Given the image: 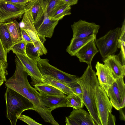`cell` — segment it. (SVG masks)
<instances>
[{"instance_id": "6da1fadb", "label": "cell", "mask_w": 125, "mask_h": 125, "mask_svg": "<svg viewBox=\"0 0 125 125\" xmlns=\"http://www.w3.org/2000/svg\"><path fill=\"white\" fill-rule=\"evenodd\" d=\"M77 82L81 86L83 92L82 100L96 125H102L97 109L95 93L99 85L98 78L91 65L88 66L83 75L79 77Z\"/></svg>"}, {"instance_id": "7a4b0ae2", "label": "cell", "mask_w": 125, "mask_h": 125, "mask_svg": "<svg viewBox=\"0 0 125 125\" xmlns=\"http://www.w3.org/2000/svg\"><path fill=\"white\" fill-rule=\"evenodd\" d=\"M6 106V116L12 125H16L19 116L25 110L36 111L34 104L26 98L7 87L4 94Z\"/></svg>"}, {"instance_id": "3957f363", "label": "cell", "mask_w": 125, "mask_h": 125, "mask_svg": "<svg viewBox=\"0 0 125 125\" xmlns=\"http://www.w3.org/2000/svg\"><path fill=\"white\" fill-rule=\"evenodd\" d=\"M28 75L26 72L16 75L11 80L9 87L31 102L35 106L36 111L40 113L44 110L45 107L40 102L39 92L29 83L27 79Z\"/></svg>"}, {"instance_id": "277c9868", "label": "cell", "mask_w": 125, "mask_h": 125, "mask_svg": "<svg viewBox=\"0 0 125 125\" xmlns=\"http://www.w3.org/2000/svg\"><path fill=\"white\" fill-rule=\"evenodd\" d=\"M121 28L118 27L111 30L105 35L95 40L96 45L103 58L114 54L117 51L118 40Z\"/></svg>"}, {"instance_id": "5b68a950", "label": "cell", "mask_w": 125, "mask_h": 125, "mask_svg": "<svg viewBox=\"0 0 125 125\" xmlns=\"http://www.w3.org/2000/svg\"><path fill=\"white\" fill-rule=\"evenodd\" d=\"M37 64L42 75L51 76L65 83L70 87L77 83L78 77L62 71L51 65L47 58H40L37 61Z\"/></svg>"}, {"instance_id": "8992f818", "label": "cell", "mask_w": 125, "mask_h": 125, "mask_svg": "<svg viewBox=\"0 0 125 125\" xmlns=\"http://www.w3.org/2000/svg\"><path fill=\"white\" fill-rule=\"evenodd\" d=\"M27 4L11 3L0 0V20L1 22L5 23L17 19H20L27 10Z\"/></svg>"}, {"instance_id": "52a82bcc", "label": "cell", "mask_w": 125, "mask_h": 125, "mask_svg": "<svg viewBox=\"0 0 125 125\" xmlns=\"http://www.w3.org/2000/svg\"><path fill=\"white\" fill-rule=\"evenodd\" d=\"M95 99L101 125H107L108 116L112 112L113 106L106 93L100 85L95 91Z\"/></svg>"}, {"instance_id": "ba28073f", "label": "cell", "mask_w": 125, "mask_h": 125, "mask_svg": "<svg viewBox=\"0 0 125 125\" xmlns=\"http://www.w3.org/2000/svg\"><path fill=\"white\" fill-rule=\"evenodd\" d=\"M124 78L116 79L107 94L113 106L117 110L125 106V84Z\"/></svg>"}, {"instance_id": "9c48e42d", "label": "cell", "mask_w": 125, "mask_h": 125, "mask_svg": "<svg viewBox=\"0 0 125 125\" xmlns=\"http://www.w3.org/2000/svg\"><path fill=\"white\" fill-rule=\"evenodd\" d=\"M71 27L73 32V38H83L92 35H96L100 26L94 22L80 20L74 22Z\"/></svg>"}, {"instance_id": "30bf717a", "label": "cell", "mask_w": 125, "mask_h": 125, "mask_svg": "<svg viewBox=\"0 0 125 125\" xmlns=\"http://www.w3.org/2000/svg\"><path fill=\"white\" fill-rule=\"evenodd\" d=\"M27 10L22 16L20 25V27L24 29L29 35L33 43L38 41L45 42V37L39 34L35 27L32 15L31 9L28 4Z\"/></svg>"}, {"instance_id": "8fae6325", "label": "cell", "mask_w": 125, "mask_h": 125, "mask_svg": "<svg viewBox=\"0 0 125 125\" xmlns=\"http://www.w3.org/2000/svg\"><path fill=\"white\" fill-rule=\"evenodd\" d=\"M99 85L106 94L108 90L115 81L116 79L109 67L105 64L97 62L95 66Z\"/></svg>"}, {"instance_id": "7c38bea8", "label": "cell", "mask_w": 125, "mask_h": 125, "mask_svg": "<svg viewBox=\"0 0 125 125\" xmlns=\"http://www.w3.org/2000/svg\"><path fill=\"white\" fill-rule=\"evenodd\" d=\"M65 122L66 125H96L90 113L82 108L73 109Z\"/></svg>"}, {"instance_id": "4fadbf2b", "label": "cell", "mask_w": 125, "mask_h": 125, "mask_svg": "<svg viewBox=\"0 0 125 125\" xmlns=\"http://www.w3.org/2000/svg\"><path fill=\"white\" fill-rule=\"evenodd\" d=\"M15 54L31 77L32 81L43 82V76L38 68L37 63L26 55Z\"/></svg>"}, {"instance_id": "5bb4252c", "label": "cell", "mask_w": 125, "mask_h": 125, "mask_svg": "<svg viewBox=\"0 0 125 125\" xmlns=\"http://www.w3.org/2000/svg\"><path fill=\"white\" fill-rule=\"evenodd\" d=\"M39 93L41 104L48 109L51 112L57 108L67 107L66 95H51L42 93Z\"/></svg>"}, {"instance_id": "9a60e30c", "label": "cell", "mask_w": 125, "mask_h": 125, "mask_svg": "<svg viewBox=\"0 0 125 125\" xmlns=\"http://www.w3.org/2000/svg\"><path fill=\"white\" fill-rule=\"evenodd\" d=\"M59 21L51 20L46 11L42 20L34 25L39 34L45 37L51 38Z\"/></svg>"}, {"instance_id": "2e32d148", "label": "cell", "mask_w": 125, "mask_h": 125, "mask_svg": "<svg viewBox=\"0 0 125 125\" xmlns=\"http://www.w3.org/2000/svg\"><path fill=\"white\" fill-rule=\"evenodd\" d=\"M95 39L93 40L80 49L75 54L80 62H84L91 65L93 59L99 51L97 48Z\"/></svg>"}, {"instance_id": "e0dca14e", "label": "cell", "mask_w": 125, "mask_h": 125, "mask_svg": "<svg viewBox=\"0 0 125 125\" xmlns=\"http://www.w3.org/2000/svg\"><path fill=\"white\" fill-rule=\"evenodd\" d=\"M49 0H33L28 4L30 8L35 25L41 21L47 11Z\"/></svg>"}, {"instance_id": "ac0fdd59", "label": "cell", "mask_w": 125, "mask_h": 125, "mask_svg": "<svg viewBox=\"0 0 125 125\" xmlns=\"http://www.w3.org/2000/svg\"><path fill=\"white\" fill-rule=\"evenodd\" d=\"M104 64L110 69L116 79L124 77L125 75V65L121 62L117 55L114 54L110 55L104 58Z\"/></svg>"}, {"instance_id": "d6986e66", "label": "cell", "mask_w": 125, "mask_h": 125, "mask_svg": "<svg viewBox=\"0 0 125 125\" xmlns=\"http://www.w3.org/2000/svg\"><path fill=\"white\" fill-rule=\"evenodd\" d=\"M44 42L38 41L27 43L26 48L27 56L37 63L40 56L43 54L46 55L48 52L47 50L43 45Z\"/></svg>"}, {"instance_id": "ffe728a7", "label": "cell", "mask_w": 125, "mask_h": 125, "mask_svg": "<svg viewBox=\"0 0 125 125\" xmlns=\"http://www.w3.org/2000/svg\"><path fill=\"white\" fill-rule=\"evenodd\" d=\"M96 35H92L83 38L73 37L66 49V51L71 56H75L76 53L88 43L93 40H95Z\"/></svg>"}, {"instance_id": "44dd1931", "label": "cell", "mask_w": 125, "mask_h": 125, "mask_svg": "<svg viewBox=\"0 0 125 125\" xmlns=\"http://www.w3.org/2000/svg\"><path fill=\"white\" fill-rule=\"evenodd\" d=\"M71 6L62 0L49 16L52 20L59 21L65 16L71 14Z\"/></svg>"}, {"instance_id": "7402d4cb", "label": "cell", "mask_w": 125, "mask_h": 125, "mask_svg": "<svg viewBox=\"0 0 125 125\" xmlns=\"http://www.w3.org/2000/svg\"><path fill=\"white\" fill-rule=\"evenodd\" d=\"M34 88L39 92L47 94L57 96H64L65 94L57 88L48 84L42 82L33 81Z\"/></svg>"}, {"instance_id": "603a6c76", "label": "cell", "mask_w": 125, "mask_h": 125, "mask_svg": "<svg viewBox=\"0 0 125 125\" xmlns=\"http://www.w3.org/2000/svg\"><path fill=\"white\" fill-rule=\"evenodd\" d=\"M43 83L52 85L59 89L65 94H73L70 87L64 83L47 75H42Z\"/></svg>"}, {"instance_id": "cb8c5ba5", "label": "cell", "mask_w": 125, "mask_h": 125, "mask_svg": "<svg viewBox=\"0 0 125 125\" xmlns=\"http://www.w3.org/2000/svg\"><path fill=\"white\" fill-rule=\"evenodd\" d=\"M0 40L7 53L10 51L13 45L10 35L5 23L0 24Z\"/></svg>"}, {"instance_id": "d4e9b609", "label": "cell", "mask_w": 125, "mask_h": 125, "mask_svg": "<svg viewBox=\"0 0 125 125\" xmlns=\"http://www.w3.org/2000/svg\"><path fill=\"white\" fill-rule=\"evenodd\" d=\"M12 39L13 44L22 40L19 24L16 20L5 23Z\"/></svg>"}, {"instance_id": "484cf974", "label": "cell", "mask_w": 125, "mask_h": 125, "mask_svg": "<svg viewBox=\"0 0 125 125\" xmlns=\"http://www.w3.org/2000/svg\"><path fill=\"white\" fill-rule=\"evenodd\" d=\"M66 99L67 107H71L76 110L83 107L84 104L82 100L75 94H68L66 96Z\"/></svg>"}, {"instance_id": "4316f807", "label": "cell", "mask_w": 125, "mask_h": 125, "mask_svg": "<svg viewBox=\"0 0 125 125\" xmlns=\"http://www.w3.org/2000/svg\"><path fill=\"white\" fill-rule=\"evenodd\" d=\"M27 43L22 40L13 45L10 49L13 52L16 53H19L26 55V48Z\"/></svg>"}, {"instance_id": "83f0119b", "label": "cell", "mask_w": 125, "mask_h": 125, "mask_svg": "<svg viewBox=\"0 0 125 125\" xmlns=\"http://www.w3.org/2000/svg\"><path fill=\"white\" fill-rule=\"evenodd\" d=\"M18 119L25 122L30 125H42L36 122L34 120L29 116L23 115L21 114L19 116Z\"/></svg>"}, {"instance_id": "f1b7e54d", "label": "cell", "mask_w": 125, "mask_h": 125, "mask_svg": "<svg viewBox=\"0 0 125 125\" xmlns=\"http://www.w3.org/2000/svg\"><path fill=\"white\" fill-rule=\"evenodd\" d=\"M70 88L73 94L77 95L82 99L83 90L81 86L78 82Z\"/></svg>"}, {"instance_id": "f546056e", "label": "cell", "mask_w": 125, "mask_h": 125, "mask_svg": "<svg viewBox=\"0 0 125 125\" xmlns=\"http://www.w3.org/2000/svg\"><path fill=\"white\" fill-rule=\"evenodd\" d=\"M61 0H49L47 9V12L49 16L53 10Z\"/></svg>"}, {"instance_id": "4dcf8cb0", "label": "cell", "mask_w": 125, "mask_h": 125, "mask_svg": "<svg viewBox=\"0 0 125 125\" xmlns=\"http://www.w3.org/2000/svg\"><path fill=\"white\" fill-rule=\"evenodd\" d=\"M7 64L0 69V87L6 80V75L8 73L6 70Z\"/></svg>"}, {"instance_id": "1f68e13d", "label": "cell", "mask_w": 125, "mask_h": 125, "mask_svg": "<svg viewBox=\"0 0 125 125\" xmlns=\"http://www.w3.org/2000/svg\"><path fill=\"white\" fill-rule=\"evenodd\" d=\"M22 40L25 42L27 43H33L25 31L22 28L20 27Z\"/></svg>"}, {"instance_id": "d6a6232c", "label": "cell", "mask_w": 125, "mask_h": 125, "mask_svg": "<svg viewBox=\"0 0 125 125\" xmlns=\"http://www.w3.org/2000/svg\"><path fill=\"white\" fill-rule=\"evenodd\" d=\"M7 53L1 42H0V59L5 62H7Z\"/></svg>"}, {"instance_id": "836d02e7", "label": "cell", "mask_w": 125, "mask_h": 125, "mask_svg": "<svg viewBox=\"0 0 125 125\" xmlns=\"http://www.w3.org/2000/svg\"><path fill=\"white\" fill-rule=\"evenodd\" d=\"M7 2L18 4H26L30 1L28 0H2Z\"/></svg>"}, {"instance_id": "e575fe53", "label": "cell", "mask_w": 125, "mask_h": 125, "mask_svg": "<svg viewBox=\"0 0 125 125\" xmlns=\"http://www.w3.org/2000/svg\"><path fill=\"white\" fill-rule=\"evenodd\" d=\"M116 118L115 115L110 113L108 117L107 125H115Z\"/></svg>"}, {"instance_id": "d590c367", "label": "cell", "mask_w": 125, "mask_h": 125, "mask_svg": "<svg viewBox=\"0 0 125 125\" xmlns=\"http://www.w3.org/2000/svg\"><path fill=\"white\" fill-rule=\"evenodd\" d=\"M65 3L71 6L76 4L78 0H62Z\"/></svg>"}, {"instance_id": "8d00e7d4", "label": "cell", "mask_w": 125, "mask_h": 125, "mask_svg": "<svg viewBox=\"0 0 125 125\" xmlns=\"http://www.w3.org/2000/svg\"><path fill=\"white\" fill-rule=\"evenodd\" d=\"M121 109H120L119 110V111L120 119L121 120L125 121V115L123 111L122 110H121Z\"/></svg>"}, {"instance_id": "74e56055", "label": "cell", "mask_w": 125, "mask_h": 125, "mask_svg": "<svg viewBox=\"0 0 125 125\" xmlns=\"http://www.w3.org/2000/svg\"><path fill=\"white\" fill-rule=\"evenodd\" d=\"M7 64V62H3L0 59V69Z\"/></svg>"}, {"instance_id": "f35d334b", "label": "cell", "mask_w": 125, "mask_h": 125, "mask_svg": "<svg viewBox=\"0 0 125 125\" xmlns=\"http://www.w3.org/2000/svg\"><path fill=\"white\" fill-rule=\"evenodd\" d=\"M1 21H0V23H1ZM0 42H1V41H0Z\"/></svg>"}, {"instance_id": "ab89813d", "label": "cell", "mask_w": 125, "mask_h": 125, "mask_svg": "<svg viewBox=\"0 0 125 125\" xmlns=\"http://www.w3.org/2000/svg\"><path fill=\"white\" fill-rule=\"evenodd\" d=\"M29 0V1H31L32 0Z\"/></svg>"}]
</instances>
